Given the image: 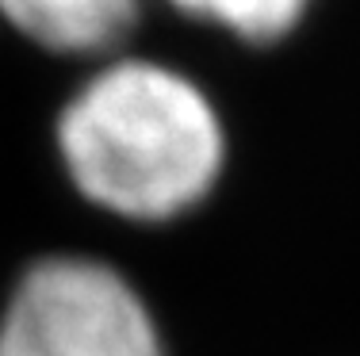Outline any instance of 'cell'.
<instances>
[{
    "label": "cell",
    "instance_id": "obj_1",
    "mask_svg": "<svg viewBox=\"0 0 360 356\" xmlns=\"http://www.w3.org/2000/svg\"><path fill=\"white\" fill-rule=\"evenodd\" d=\"M54 142L77 196L142 226L203 207L226 165L215 100L153 58H115L81 81L58 112Z\"/></svg>",
    "mask_w": 360,
    "mask_h": 356
},
{
    "label": "cell",
    "instance_id": "obj_4",
    "mask_svg": "<svg viewBox=\"0 0 360 356\" xmlns=\"http://www.w3.org/2000/svg\"><path fill=\"white\" fill-rule=\"evenodd\" d=\"M169 4L242 42L272 46L295 35L314 0H169Z\"/></svg>",
    "mask_w": 360,
    "mask_h": 356
},
{
    "label": "cell",
    "instance_id": "obj_3",
    "mask_svg": "<svg viewBox=\"0 0 360 356\" xmlns=\"http://www.w3.org/2000/svg\"><path fill=\"white\" fill-rule=\"evenodd\" d=\"M0 15L50 54L100 58L131 39L142 0H0Z\"/></svg>",
    "mask_w": 360,
    "mask_h": 356
},
{
    "label": "cell",
    "instance_id": "obj_2",
    "mask_svg": "<svg viewBox=\"0 0 360 356\" xmlns=\"http://www.w3.org/2000/svg\"><path fill=\"white\" fill-rule=\"evenodd\" d=\"M0 356H165L158 315L115 265L39 257L0 310Z\"/></svg>",
    "mask_w": 360,
    "mask_h": 356
}]
</instances>
